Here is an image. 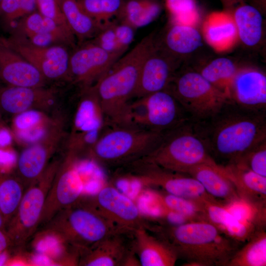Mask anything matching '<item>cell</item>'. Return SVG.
I'll return each instance as SVG.
<instances>
[{
    "label": "cell",
    "mask_w": 266,
    "mask_h": 266,
    "mask_svg": "<svg viewBox=\"0 0 266 266\" xmlns=\"http://www.w3.org/2000/svg\"><path fill=\"white\" fill-rule=\"evenodd\" d=\"M152 197L166 211L177 213L190 222L207 221L202 202L168 194L162 190H152Z\"/></svg>",
    "instance_id": "32"
},
{
    "label": "cell",
    "mask_w": 266,
    "mask_h": 266,
    "mask_svg": "<svg viewBox=\"0 0 266 266\" xmlns=\"http://www.w3.org/2000/svg\"><path fill=\"white\" fill-rule=\"evenodd\" d=\"M5 225L2 216L0 212V230L5 231Z\"/></svg>",
    "instance_id": "47"
},
{
    "label": "cell",
    "mask_w": 266,
    "mask_h": 266,
    "mask_svg": "<svg viewBox=\"0 0 266 266\" xmlns=\"http://www.w3.org/2000/svg\"><path fill=\"white\" fill-rule=\"evenodd\" d=\"M220 166L232 181L240 198L253 203L266 205V177L238 164Z\"/></svg>",
    "instance_id": "25"
},
{
    "label": "cell",
    "mask_w": 266,
    "mask_h": 266,
    "mask_svg": "<svg viewBox=\"0 0 266 266\" xmlns=\"http://www.w3.org/2000/svg\"><path fill=\"white\" fill-rule=\"evenodd\" d=\"M3 0H0V3H1V2Z\"/></svg>",
    "instance_id": "49"
},
{
    "label": "cell",
    "mask_w": 266,
    "mask_h": 266,
    "mask_svg": "<svg viewBox=\"0 0 266 266\" xmlns=\"http://www.w3.org/2000/svg\"><path fill=\"white\" fill-rule=\"evenodd\" d=\"M91 40L109 53L123 55L125 52L118 43L114 30V21L105 24Z\"/></svg>",
    "instance_id": "39"
},
{
    "label": "cell",
    "mask_w": 266,
    "mask_h": 266,
    "mask_svg": "<svg viewBox=\"0 0 266 266\" xmlns=\"http://www.w3.org/2000/svg\"><path fill=\"white\" fill-rule=\"evenodd\" d=\"M64 121L60 116L45 136L25 147L18 156L15 174L26 189L41 176L66 136Z\"/></svg>",
    "instance_id": "15"
},
{
    "label": "cell",
    "mask_w": 266,
    "mask_h": 266,
    "mask_svg": "<svg viewBox=\"0 0 266 266\" xmlns=\"http://www.w3.org/2000/svg\"><path fill=\"white\" fill-rule=\"evenodd\" d=\"M39 234L78 250L80 255L120 230L81 198L42 226Z\"/></svg>",
    "instance_id": "4"
},
{
    "label": "cell",
    "mask_w": 266,
    "mask_h": 266,
    "mask_svg": "<svg viewBox=\"0 0 266 266\" xmlns=\"http://www.w3.org/2000/svg\"><path fill=\"white\" fill-rule=\"evenodd\" d=\"M235 164L266 177V140L250 150Z\"/></svg>",
    "instance_id": "38"
},
{
    "label": "cell",
    "mask_w": 266,
    "mask_h": 266,
    "mask_svg": "<svg viewBox=\"0 0 266 266\" xmlns=\"http://www.w3.org/2000/svg\"><path fill=\"white\" fill-rule=\"evenodd\" d=\"M125 0H101L103 20L105 25L114 17L118 18Z\"/></svg>",
    "instance_id": "43"
},
{
    "label": "cell",
    "mask_w": 266,
    "mask_h": 266,
    "mask_svg": "<svg viewBox=\"0 0 266 266\" xmlns=\"http://www.w3.org/2000/svg\"><path fill=\"white\" fill-rule=\"evenodd\" d=\"M118 21L114 22V30L119 47L126 52L134 39L136 29L126 22Z\"/></svg>",
    "instance_id": "41"
},
{
    "label": "cell",
    "mask_w": 266,
    "mask_h": 266,
    "mask_svg": "<svg viewBox=\"0 0 266 266\" xmlns=\"http://www.w3.org/2000/svg\"><path fill=\"white\" fill-rule=\"evenodd\" d=\"M185 173L197 180L209 195L222 203L240 198L232 181L220 165L200 164L191 168Z\"/></svg>",
    "instance_id": "24"
},
{
    "label": "cell",
    "mask_w": 266,
    "mask_h": 266,
    "mask_svg": "<svg viewBox=\"0 0 266 266\" xmlns=\"http://www.w3.org/2000/svg\"><path fill=\"white\" fill-rule=\"evenodd\" d=\"M230 100L239 106L266 110V76L252 68L238 70L233 81Z\"/></svg>",
    "instance_id": "21"
},
{
    "label": "cell",
    "mask_w": 266,
    "mask_h": 266,
    "mask_svg": "<svg viewBox=\"0 0 266 266\" xmlns=\"http://www.w3.org/2000/svg\"><path fill=\"white\" fill-rule=\"evenodd\" d=\"M162 9L159 0H125L117 19L136 29L154 21Z\"/></svg>",
    "instance_id": "30"
},
{
    "label": "cell",
    "mask_w": 266,
    "mask_h": 266,
    "mask_svg": "<svg viewBox=\"0 0 266 266\" xmlns=\"http://www.w3.org/2000/svg\"><path fill=\"white\" fill-rule=\"evenodd\" d=\"M13 140L11 129L5 125L0 126V147L12 145Z\"/></svg>",
    "instance_id": "45"
},
{
    "label": "cell",
    "mask_w": 266,
    "mask_h": 266,
    "mask_svg": "<svg viewBox=\"0 0 266 266\" xmlns=\"http://www.w3.org/2000/svg\"><path fill=\"white\" fill-rule=\"evenodd\" d=\"M18 156L12 145L0 147V173H10L15 169Z\"/></svg>",
    "instance_id": "42"
},
{
    "label": "cell",
    "mask_w": 266,
    "mask_h": 266,
    "mask_svg": "<svg viewBox=\"0 0 266 266\" xmlns=\"http://www.w3.org/2000/svg\"><path fill=\"white\" fill-rule=\"evenodd\" d=\"M5 125L2 117L1 111L0 110V126Z\"/></svg>",
    "instance_id": "48"
},
{
    "label": "cell",
    "mask_w": 266,
    "mask_h": 266,
    "mask_svg": "<svg viewBox=\"0 0 266 266\" xmlns=\"http://www.w3.org/2000/svg\"><path fill=\"white\" fill-rule=\"evenodd\" d=\"M78 160L68 151L62 159L45 200L39 228L81 198L84 184L78 169Z\"/></svg>",
    "instance_id": "14"
},
{
    "label": "cell",
    "mask_w": 266,
    "mask_h": 266,
    "mask_svg": "<svg viewBox=\"0 0 266 266\" xmlns=\"http://www.w3.org/2000/svg\"><path fill=\"white\" fill-rule=\"evenodd\" d=\"M85 11L100 26L103 23L101 0H79Z\"/></svg>",
    "instance_id": "44"
},
{
    "label": "cell",
    "mask_w": 266,
    "mask_h": 266,
    "mask_svg": "<svg viewBox=\"0 0 266 266\" xmlns=\"http://www.w3.org/2000/svg\"><path fill=\"white\" fill-rule=\"evenodd\" d=\"M152 232L186 261L185 266H226L241 246L206 221L177 225L157 223Z\"/></svg>",
    "instance_id": "2"
},
{
    "label": "cell",
    "mask_w": 266,
    "mask_h": 266,
    "mask_svg": "<svg viewBox=\"0 0 266 266\" xmlns=\"http://www.w3.org/2000/svg\"><path fill=\"white\" fill-rule=\"evenodd\" d=\"M195 122L209 118L229 99L199 72L174 74L166 88Z\"/></svg>",
    "instance_id": "9"
},
{
    "label": "cell",
    "mask_w": 266,
    "mask_h": 266,
    "mask_svg": "<svg viewBox=\"0 0 266 266\" xmlns=\"http://www.w3.org/2000/svg\"><path fill=\"white\" fill-rule=\"evenodd\" d=\"M35 0L37 10L41 15L52 19L64 28L72 33L63 15L59 0Z\"/></svg>",
    "instance_id": "40"
},
{
    "label": "cell",
    "mask_w": 266,
    "mask_h": 266,
    "mask_svg": "<svg viewBox=\"0 0 266 266\" xmlns=\"http://www.w3.org/2000/svg\"><path fill=\"white\" fill-rule=\"evenodd\" d=\"M203 31L207 42L218 51L230 48L238 37L233 16L227 11L210 14L204 22Z\"/></svg>",
    "instance_id": "27"
},
{
    "label": "cell",
    "mask_w": 266,
    "mask_h": 266,
    "mask_svg": "<svg viewBox=\"0 0 266 266\" xmlns=\"http://www.w3.org/2000/svg\"><path fill=\"white\" fill-rule=\"evenodd\" d=\"M12 247L11 242L4 231L0 230V254Z\"/></svg>",
    "instance_id": "46"
},
{
    "label": "cell",
    "mask_w": 266,
    "mask_h": 266,
    "mask_svg": "<svg viewBox=\"0 0 266 266\" xmlns=\"http://www.w3.org/2000/svg\"><path fill=\"white\" fill-rule=\"evenodd\" d=\"M25 190L15 173H0V212L5 227L16 214Z\"/></svg>",
    "instance_id": "31"
},
{
    "label": "cell",
    "mask_w": 266,
    "mask_h": 266,
    "mask_svg": "<svg viewBox=\"0 0 266 266\" xmlns=\"http://www.w3.org/2000/svg\"><path fill=\"white\" fill-rule=\"evenodd\" d=\"M133 248V231L120 230L79 256L78 266H140Z\"/></svg>",
    "instance_id": "17"
},
{
    "label": "cell",
    "mask_w": 266,
    "mask_h": 266,
    "mask_svg": "<svg viewBox=\"0 0 266 266\" xmlns=\"http://www.w3.org/2000/svg\"><path fill=\"white\" fill-rule=\"evenodd\" d=\"M172 61L171 57L161 51L155 42L142 64L133 98L166 89L175 74Z\"/></svg>",
    "instance_id": "19"
},
{
    "label": "cell",
    "mask_w": 266,
    "mask_h": 266,
    "mask_svg": "<svg viewBox=\"0 0 266 266\" xmlns=\"http://www.w3.org/2000/svg\"><path fill=\"white\" fill-rule=\"evenodd\" d=\"M266 232L259 231L242 244L226 266H266Z\"/></svg>",
    "instance_id": "33"
},
{
    "label": "cell",
    "mask_w": 266,
    "mask_h": 266,
    "mask_svg": "<svg viewBox=\"0 0 266 266\" xmlns=\"http://www.w3.org/2000/svg\"><path fill=\"white\" fill-rule=\"evenodd\" d=\"M61 161L51 160L41 176L26 189L16 214L5 229L12 247L25 245L39 228L45 200Z\"/></svg>",
    "instance_id": "7"
},
{
    "label": "cell",
    "mask_w": 266,
    "mask_h": 266,
    "mask_svg": "<svg viewBox=\"0 0 266 266\" xmlns=\"http://www.w3.org/2000/svg\"><path fill=\"white\" fill-rule=\"evenodd\" d=\"M122 56L105 51L91 40L78 44L70 54L71 82L80 89L94 86Z\"/></svg>",
    "instance_id": "16"
},
{
    "label": "cell",
    "mask_w": 266,
    "mask_h": 266,
    "mask_svg": "<svg viewBox=\"0 0 266 266\" xmlns=\"http://www.w3.org/2000/svg\"><path fill=\"white\" fill-rule=\"evenodd\" d=\"M119 169H121L124 176L151 189L158 188L168 194L199 202H219L190 175L162 168L143 158Z\"/></svg>",
    "instance_id": "8"
},
{
    "label": "cell",
    "mask_w": 266,
    "mask_h": 266,
    "mask_svg": "<svg viewBox=\"0 0 266 266\" xmlns=\"http://www.w3.org/2000/svg\"><path fill=\"white\" fill-rule=\"evenodd\" d=\"M11 32L22 37L34 34H51L60 39L66 46L73 49L76 46L77 40L71 32L43 16L37 10L18 21Z\"/></svg>",
    "instance_id": "26"
},
{
    "label": "cell",
    "mask_w": 266,
    "mask_h": 266,
    "mask_svg": "<svg viewBox=\"0 0 266 266\" xmlns=\"http://www.w3.org/2000/svg\"><path fill=\"white\" fill-rule=\"evenodd\" d=\"M81 198L120 229L134 231L145 228L150 231L155 222V220L145 217L131 199L111 185Z\"/></svg>",
    "instance_id": "12"
},
{
    "label": "cell",
    "mask_w": 266,
    "mask_h": 266,
    "mask_svg": "<svg viewBox=\"0 0 266 266\" xmlns=\"http://www.w3.org/2000/svg\"><path fill=\"white\" fill-rule=\"evenodd\" d=\"M59 1L65 20L78 44L93 39L103 27L89 15L79 0Z\"/></svg>",
    "instance_id": "28"
},
{
    "label": "cell",
    "mask_w": 266,
    "mask_h": 266,
    "mask_svg": "<svg viewBox=\"0 0 266 266\" xmlns=\"http://www.w3.org/2000/svg\"><path fill=\"white\" fill-rule=\"evenodd\" d=\"M57 95L53 87L6 85L0 87V110L13 115L31 109L47 113L56 105Z\"/></svg>",
    "instance_id": "18"
},
{
    "label": "cell",
    "mask_w": 266,
    "mask_h": 266,
    "mask_svg": "<svg viewBox=\"0 0 266 266\" xmlns=\"http://www.w3.org/2000/svg\"><path fill=\"white\" fill-rule=\"evenodd\" d=\"M59 117H50L47 113L37 109L14 115L11 128L14 140L24 147L37 142L48 133Z\"/></svg>",
    "instance_id": "23"
},
{
    "label": "cell",
    "mask_w": 266,
    "mask_h": 266,
    "mask_svg": "<svg viewBox=\"0 0 266 266\" xmlns=\"http://www.w3.org/2000/svg\"><path fill=\"white\" fill-rule=\"evenodd\" d=\"M141 158L162 168L184 173L200 164H217L192 120L166 132L157 147Z\"/></svg>",
    "instance_id": "6"
},
{
    "label": "cell",
    "mask_w": 266,
    "mask_h": 266,
    "mask_svg": "<svg viewBox=\"0 0 266 266\" xmlns=\"http://www.w3.org/2000/svg\"><path fill=\"white\" fill-rule=\"evenodd\" d=\"M133 248L141 266H174L178 259L166 242L145 228L133 231Z\"/></svg>",
    "instance_id": "22"
},
{
    "label": "cell",
    "mask_w": 266,
    "mask_h": 266,
    "mask_svg": "<svg viewBox=\"0 0 266 266\" xmlns=\"http://www.w3.org/2000/svg\"><path fill=\"white\" fill-rule=\"evenodd\" d=\"M165 42L169 52L185 54L201 46L202 39L200 33L193 26L173 23L166 33Z\"/></svg>",
    "instance_id": "34"
},
{
    "label": "cell",
    "mask_w": 266,
    "mask_h": 266,
    "mask_svg": "<svg viewBox=\"0 0 266 266\" xmlns=\"http://www.w3.org/2000/svg\"><path fill=\"white\" fill-rule=\"evenodd\" d=\"M0 81L8 86L40 87L46 86L47 80L32 64L0 42Z\"/></svg>",
    "instance_id": "20"
},
{
    "label": "cell",
    "mask_w": 266,
    "mask_h": 266,
    "mask_svg": "<svg viewBox=\"0 0 266 266\" xmlns=\"http://www.w3.org/2000/svg\"><path fill=\"white\" fill-rule=\"evenodd\" d=\"M237 70L232 60L219 58L213 60L199 72L230 100L231 87Z\"/></svg>",
    "instance_id": "35"
},
{
    "label": "cell",
    "mask_w": 266,
    "mask_h": 266,
    "mask_svg": "<svg viewBox=\"0 0 266 266\" xmlns=\"http://www.w3.org/2000/svg\"><path fill=\"white\" fill-rule=\"evenodd\" d=\"M194 122L211 157L221 166L237 163L266 140V110L243 107L230 100L209 118Z\"/></svg>",
    "instance_id": "1"
},
{
    "label": "cell",
    "mask_w": 266,
    "mask_h": 266,
    "mask_svg": "<svg viewBox=\"0 0 266 266\" xmlns=\"http://www.w3.org/2000/svg\"><path fill=\"white\" fill-rule=\"evenodd\" d=\"M233 17L241 40L249 46L257 44L262 32V16L259 10L243 3L234 10Z\"/></svg>",
    "instance_id": "29"
},
{
    "label": "cell",
    "mask_w": 266,
    "mask_h": 266,
    "mask_svg": "<svg viewBox=\"0 0 266 266\" xmlns=\"http://www.w3.org/2000/svg\"><path fill=\"white\" fill-rule=\"evenodd\" d=\"M80 90L66 140V151L79 158L87 155L107 123L94 86Z\"/></svg>",
    "instance_id": "10"
},
{
    "label": "cell",
    "mask_w": 266,
    "mask_h": 266,
    "mask_svg": "<svg viewBox=\"0 0 266 266\" xmlns=\"http://www.w3.org/2000/svg\"><path fill=\"white\" fill-rule=\"evenodd\" d=\"M173 23L193 26L199 18L196 0H165Z\"/></svg>",
    "instance_id": "37"
},
{
    "label": "cell",
    "mask_w": 266,
    "mask_h": 266,
    "mask_svg": "<svg viewBox=\"0 0 266 266\" xmlns=\"http://www.w3.org/2000/svg\"><path fill=\"white\" fill-rule=\"evenodd\" d=\"M0 42L34 66L47 80H65L71 82L70 54L66 46H38L23 37L11 33L7 37L0 36Z\"/></svg>",
    "instance_id": "13"
},
{
    "label": "cell",
    "mask_w": 266,
    "mask_h": 266,
    "mask_svg": "<svg viewBox=\"0 0 266 266\" xmlns=\"http://www.w3.org/2000/svg\"><path fill=\"white\" fill-rule=\"evenodd\" d=\"M36 10L35 0H3L0 4V20L11 31L18 21Z\"/></svg>",
    "instance_id": "36"
},
{
    "label": "cell",
    "mask_w": 266,
    "mask_h": 266,
    "mask_svg": "<svg viewBox=\"0 0 266 266\" xmlns=\"http://www.w3.org/2000/svg\"><path fill=\"white\" fill-rule=\"evenodd\" d=\"M165 132L138 126L107 123L86 158L117 169L146 156L158 145Z\"/></svg>",
    "instance_id": "5"
},
{
    "label": "cell",
    "mask_w": 266,
    "mask_h": 266,
    "mask_svg": "<svg viewBox=\"0 0 266 266\" xmlns=\"http://www.w3.org/2000/svg\"><path fill=\"white\" fill-rule=\"evenodd\" d=\"M155 42L152 35L144 37L129 52L119 58L93 86L107 123L132 124L130 103L142 64Z\"/></svg>",
    "instance_id": "3"
},
{
    "label": "cell",
    "mask_w": 266,
    "mask_h": 266,
    "mask_svg": "<svg viewBox=\"0 0 266 266\" xmlns=\"http://www.w3.org/2000/svg\"><path fill=\"white\" fill-rule=\"evenodd\" d=\"M130 116L132 124L159 132H167L191 120L166 89L132 101Z\"/></svg>",
    "instance_id": "11"
}]
</instances>
